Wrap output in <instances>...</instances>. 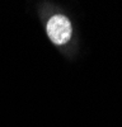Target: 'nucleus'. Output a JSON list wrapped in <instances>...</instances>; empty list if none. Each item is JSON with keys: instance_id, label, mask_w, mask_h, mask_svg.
Returning <instances> with one entry per match:
<instances>
[{"instance_id": "obj_1", "label": "nucleus", "mask_w": 122, "mask_h": 127, "mask_svg": "<svg viewBox=\"0 0 122 127\" xmlns=\"http://www.w3.org/2000/svg\"><path fill=\"white\" fill-rule=\"evenodd\" d=\"M47 34L56 45H64L71 37V23L65 15H54L47 23Z\"/></svg>"}]
</instances>
